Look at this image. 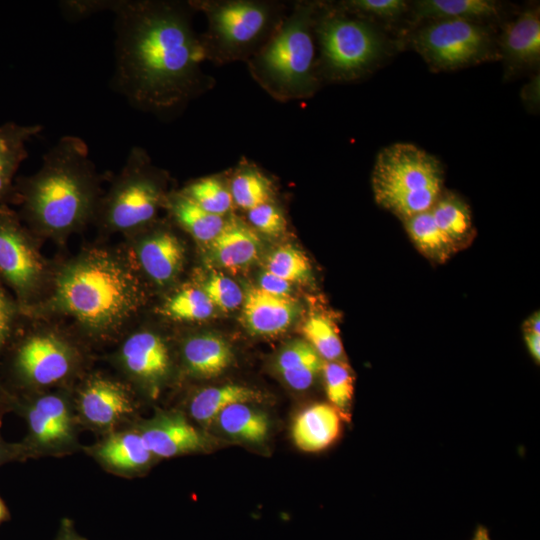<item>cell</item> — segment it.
Returning <instances> with one entry per match:
<instances>
[{
    "label": "cell",
    "instance_id": "1",
    "mask_svg": "<svg viewBox=\"0 0 540 540\" xmlns=\"http://www.w3.org/2000/svg\"><path fill=\"white\" fill-rule=\"evenodd\" d=\"M112 84L130 104L158 116L174 115L211 90L202 69L201 37L189 1L115 0Z\"/></svg>",
    "mask_w": 540,
    "mask_h": 540
},
{
    "label": "cell",
    "instance_id": "2",
    "mask_svg": "<svg viewBox=\"0 0 540 540\" xmlns=\"http://www.w3.org/2000/svg\"><path fill=\"white\" fill-rule=\"evenodd\" d=\"M101 179L86 142L63 136L43 155L36 173L15 180L18 214L37 237L64 242L94 220Z\"/></svg>",
    "mask_w": 540,
    "mask_h": 540
},
{
    "label": "cell",
    "instance_id": "3",
    "mask_svg": "<svg viewBox=\"0 0 540 540\" xmlns=\"http://www.w3.org/2000/svg\"><path fill=\"white\" fill-rule=\"evenodd\" d=\"M44 309L74 320L84 330L106 335L136 315L145 295L132 264L118 253L93 248L70 259L50 280Z\"/></svg>",
    "mask_w": 540,
    "mask_h": 540
},
{
    "label": "cell",
    "instance_id": "4",
    "mask_svg": "<svg viewBox=\"0 0 540 540\" xmlns=\"http://www.w3.org/2000/svg\"><path fill=\"white\" fill-rule=\"evenodd\" d=\"M319 6L295 2L269 40L246 62L255 82L277 101L307 99L319 87L314 30Z\"/></svg>",
    "mask_w": 540,
    "mask_h": 540
},
{
    "label": "cell",
    "instance_id": "5",
    "mask_svg": "<svg viewBox=\"0 0 540 540\" xmlns=\"http://www.w3.org/2000/svg\"><path fill=\"white\" fill-rule=\"evenodd\" d=\"M207 19L200 34L206 60L217 65L247 62L276 31L288 9L269 0H191Z\"/></svg>",
    "mask_w": 540,
    "mask_h": 540
},
{
    "label": "cell",
    "instance_id": "6",
    "mask_svg": "<svg viewBox=\"0 0 540 540\" xmlns=\"http://www.w3.org/2000/svg\"><path fill=\"white\" fill-rule=\"evenodd\" d=\"M376 203L402 221L428 210L443 192L440 161L410 143H395L377 155L371 176Z\"/></svg>",
    "mask_w": 540,
    "mask_h": 540
},
{
    "label": "cell",
    "instance_id": "7",
    "mask_svg": "<svg viewBox=\"0 0 540 540\" xmlns=\"http://www.w3.org/2000/svg\"><path fill=\"white\" fill-rule=\"evenodd\" d=\"M167 174L147 151L132 147L121 172L99 201L94 220L107 232L135 233L149 226L166 205Z\"/></svg>",
    "mask_w": 540,
    "mask_h": 540
},
{
    "label": "cell",
    "instance_id": "8",
    "mask_svg": "<svg viewBox=\"0 0 540 540\" xmlns=\"http://www.w3.org/2000/svg\"><path fill=\"white\" fill-rule=\"evenodd\" d=\"M319 47V78L348 81L361 77L380 58L383 41L367 21L350 17L342 10L326 9L321 4L315 22Z\"/></svg>",
    "mask_w": 540,
    "mask_h": 540
},
{
    "label": "cell",
    "instance_id": "9",
    "mask_svg": "<svg viewBox=\"0 0 540 540\" xmlns=\"http://www.w3.org/2000/svg\"><path fill=\"white\" fill-rule=\"evenodd\" d=\"M37 244L38 237L19 214L8 205H0V279L23 316L40 303L51 280Z\"/></svg>",
    "mask_w": 540,
    "mask_h": 540
},
{
    "label": "cell",
    "instance_id": "10",
    "mask_svg": "<svg viewBox=\"0 0 540 540\" xmlns=\"http://www.w3.org/2000/svg\"><path fill=\"white\" fill-rule=\"evenodd\" d=\"M414 44L434 68L456 69L488 58L491 38L477 22L435 20L421 28Z\"/></svg>",
    "mask_w": 540,
    "mask_h": 540
},
{
    "label": "cell",
    "instance_id": "11",
    "mask_svg": "<svg viewBox=\"0 0 540 540\" xmlns=\"http://www.w3.org/2000/svg\"><path fill=\"white\" fill-rule=\"evenodd\" d=\"M19 331L22 334L16 329L10 340L15 341L13 367L20 379L48 386L68 376L75 352L67 340L52 331Z\"/></svg>",
    "mask_w": 540,
    "mask_h": 540
},
{
    "label": "cell",
    "instance_id": "12",
    "mask_svg": "<svg viewBox=\"0 0 540 540\" xmlns=\"http://www.w3.org/2000/svg\"><path fill=\"white\" fill-rule=\"evenodd\" d=\"M135 244L138 264L156 284L164 286L178 276L183 267L185 248L172 231L155 228L140 236Z\"/></svg>",
    "mask_w": 540,
    "mask_h": 540
},
{
    "label": "cell",
    "instance_id": "13",
    "mask_svg": "<svg viewBox=\"0 0 540 540\" xmlns=\"http://www.w3.org/2000/svg\"><path fill=\"white\" fill-rule=\"evenodd\" d=\"M297 314L298 306L289 297L275 296L253 287L244 295L240 320L252 335L271 337L286 331Z\"/></svg>",
    "mask_w": 540,
    "mask_h": 540
},
{
    "label": "cell",
    "instance_id": "14",
    "mask_svg": "<svg viewBox=\"0 0 540 540\" xmlns=\"http://www.w3.org/2000/svg\"><path fill=\"white\" fill-rule=\"evenodd\" d=\"M152 455L173 457L198 451L205 446L203 436L180 414H162L139 433Z\"/></svg>",
    "mask_w": 540,
    "mask_h": 540
},
{
    "label": "cell",
    "instance_id": "15",
    "mask_svg": "<svg viewBox=\"0 0 540 540\" xmlns=\"http://www.w3.org/2000/svg\"><path fill=\"white\" fill-rule=\"evenodd\" d=\"M125 369L140 381L156 384L167 375L170 357L164 340L154 332L130 335L120 350Z\"/></svg>",
    "mask_w": 540,
    "mask_h": 540
},
{
    "label": "cell",
    "instance_id": "16",
    "mask_svg": "<svg viewBox=\"0 0 540 540\" xmlns=\"http://www.w3.org/2000/svg\"><path fill=\"white\" fill-rule=\"evenodd\" d=\"M80 410L84 418L98 427H108L132 411L126 388L117 381L95 377L80 393Z\"/></svg>",
    "mask_w": 540,
    "mask_h": 540
},
{
    "label": "cell",
    "instance_id": "17",
    "mask_svg": "<svg viewBox=\"0 0 540 540\" xmlns=\"http://www.w3.org/2000/svg\"><path fill=\"white\" fill-rule=\"evenodd\" d=\"M257 232L235 216L226 218L218 236L209 244L210 256L218 266L240 269L252 264L261 251Z\"/></svg>",
    "mask_w": 540,
    "mask_h": 540
},
{
    "label": "cell",
    "instance_id": "18",
    "mask_svg": "<svg viewBox=\"0 0 540 540\" xmlns=\"http://www.w3.org/2000/svg\"><path fill=\"white\" fill-rule=\"evenodd\" d=\"M42 128L40 124L15 122L0 125V205L16 203L15 174L28 157L26 143Z\"/></svg>",
    "mask_w": 540,
    "mask_h": 540
},
{
    "label": "cell",
    "instance_id": "19",
    "mask_svg": "<svg viewBox=\"0 0 540 540\" xmlns=\"http://www.w3.org/2000/svg\"><path fill=\"white\" fill-rule=\"evenodd\" d=\"M340 429L339 412L331 404L317 403L296 417L292 436L298 448L316 452L331 445L339 436Z\"/></svg>",
    "mask_w": 540,
    "mask_h": 540
},
{
    "label": "cell",
    "instance_id": "20",
    "mask_svg": "<svg viewBox=\"0 0 540 540\" xmlns=\"http://www.w3.org/2000/svg\"><path fill=\"white\" fill-rule=\"evenodd\" d=\"M28 423L33 438L42 445L60 444L71 435L69 409L58 395L38 398L29 408Z\"/></svg>",
    "mask_w": 540,
    "mask_h": 540
},
{
    "label": "cell",
    "instance_id": "21",
    "mask_svg": "<svg viewBox=\"0 0 540 540\" xmlns=\"http://www.w3.org/2000/svg\"><path fill=\"white\" fill-rule=\"evenodd\" d=\"M501 46L513 63L536 64L540 58L539 10L527 9L510 22L501 35Z\"/></svg>",
    "mask_w": 540,
    "mask_h": 540
},
{
    "label": "cell",
    "instance_id": "22",
    "mask_svg": "<svg viewBox=\"0 0 540 540\" xmlns=\"http://www.w3.org/2000/svg\"><path fill=\"white\" fill-rule=\"evenodd\" d=\"M183 358L188 370L198 377L211 378L224 372L233 360L229 344L214 334H199L186 340Z\"/></svg>",
    "mask_w": 540,
    "mask_h": 540
},
{
    "label": "cell",
    "instance_id": "23",
    "mask_svg": "<svg viewBox=\"0 0 540 540\" xmlns=\"http://www.w3.org/2000/svg\"><path fill=\"white\" fill-rule=\"evenodd\" d=\"M324 360L302 339L288 343L278 354L276 367L284 381L295 390L309 388L319 373Z\"/></svg>",
    "mask_w": 540,
    "mask_h": 540
},
{
    "label": "cell",
    "instance_id": "24",
    "mask_svg": "<svg viewBox=\"0 0 540 540\" xmlns=\"http://www.w3.org/2000/svg\"><path fill=\"white\" fill-rule=\"evenodd\" d=\"M165 206L172 219L200 243L210 244L226 221V217L205 211L181 191L170 193Z\"/></svg>",
    "mask_w": 540,
    "mask_h": 540
},
{
    "label": "cell",
    "instance_id": "25",
    "mask_svg": "<svg viewBox=\"0 0 540 540\" xmlns=\"http://www.w3.org/2000/svg\"><path fill=\"white\" fill-rule=\"evenodd\" d=\"M429 210L437 227L454 243L458 250L472 242L475 229L471 210L458 195L442 192Z\"/></svg>",
    "mask_w": 540,
    "mask_h": 540
},
{
    "label": "cell",
    "instance_id": "26",
    "mask_svg": "<svg viewBox=\"0 0 540 540\" xmlns=\"http://www.w3.org/2000/svg\"><path fill=\"white\" fill-rule=\"evenodd\" d=\"M259 400L261 394L258 391L242 385L227 384L204 388L197 392L191 400L189 409L197 422L209 425L228 406Z\"/></svg>",
    "mask_w": 540,
    "mask_h": 540
},
{
    "label": "cell",
    "instance_id": "27",
    "mask_svg": "<svg viewBox=\"0 0 540 540\" xmlns=\"http://www.w3.org/2000/svg\"><path fill=\"white\" fill-rule=\"evenodd\" d=\"M413 13L421 19L467 20L476 22L496 16L499 5L491 0H419Z\"/></svg>",
    "mask_w": 540,
    "mask_h": 540
},
{
    "label": "cell",
    "instance_id": "28",
    "mask_svg": "<svg viewBox=\"0 0 540 540\" xmlns=\"http://www.w3.org/2000/svg\"><path fill=\"white\" fill-rule=\"evenodd\" d=\"M403 223L411 241L429 260L443 263L459 251L437 227L429 209L403 220Z\"/></svg>",
    "mask_w": 540,
    "mask_h": 540
},
{
    "label": "cell",
    "instance_id": "29",
    "mask_svg": "<svg viewBox=\"0 0 540 540\" xmlns=\"http://www.w3.org/2000/svg\"><path fill=\"white\" fill-rule=\"evenodd\" d=\"M233 204L246 212L273 200L272 181L255 164L243 160L229 180Z\"/></svg>",
    "mask_w": 540,
    "mask_h": 540
},
{
    "label": "cell",
    "instance_id": "30",
    "mask_svg": "<svg viewBox=\"0 0 540 540\" xmlns=\"http://www.w3.org/2000/svg\"><path fill=\"white\" fill-rule=\"evenodd\" d=\"M97 454L106 464L120 470L141 468L152 457L140 434L133 432L118 433L107 438Z\"/></svg>",
    "mask_w": 540,
    "mask_h": 540
},
{
    "label": "cell",
    "instance_id": "31",
    "mask_svg": "<svg viewBox=\"0 0 540 540\" xmlns=\"http://www.w3.org/2000/svg\"><path fill=\"white\" fill-rule=\"evenodd\" d=\"M216 421L227 435L252 443L262 442L269 429L266 415L251 408L248 403L228 406L219 413Z\"/></svg>",
    "mask_w": 540,
    "mask_h": 540
},
{
    "label": "cell",
    "instance_id": "32",
    "mask_svg": "<svg viewBox=\"0 0 540 540\" xmlns=\"http://www.w3.org/2000/svg\"><path fill=\"white\" fill-rule=\"evenodd\" d=\"M181 192L205 211L223 216L233 208L229 182L221 175H211L196 179Z\"/></svg>",
    "mask_w": 540,
    "mask_h": 540
},
{
    "label": "cell",
    "instance_id": "33",
    "mask_svg": "<svg viewBox=\"0 0 540 540\" xmlns=\"http://www.w3.org/2000/svg\"><path fill=\"white\" fill-rule=\"evenodd\" d=\"M215 308L201 288L187 287L170 296L160 313L175 321H202L210 318Z\"/></svg>",
    "mask_w": 540,
    "mask_h": 540
},
{
    "label": "cell",
    "instance_id": "34",
    "mask_svg": "<svg viewBox=\"0 0 540 540\" xmlns=\"http://www.w3.org/2000/svg\"><path fill=\"white\" fill-rule=\"evenodd\" d=\"M305 340L324 361H341L343 345L334 321L324 314H313L305 321Z\"/></svg>",
    "mask_w": 540,
    "mask_h": 540
},
{
    "label": "cell",
    "instance_id": "35",
    "mask_svg": "<svg viewBox=\"0 0 540 540\" xmlns=\"http://www.w3.org/2000/svg\"><path fill=\"white\" fill-rule=\"evenodd\" d=\"M265 271L290 283H304L311 278L309 259L292 246H282L272 251L266 259Z\"/></svg>",
    "mask_w": 540,
    "mask_h": 540
},
{
    "label": "cell",
    "instance_id": "36",
    "mask_svg": "<svg viewBox=\"0 0 540 540\" xmlns=\"http://www.w3.org/2000/svg\"><path fill=\"white\" fill-rule=\"evenodd\" d=\"M322 374L331 405L340 415L347 416L354 392L350 368L342 361H324Z\"/></svg>",
    "mask_w": 540,
    "mask_h": 540
},
{
    "label": "cell",
    "instance_id": "37",
    "mask_svg": "<svg viewBox=\"0 0 540 540\" xmlns=\"http://www.w3.org/2000/svg\"><path fill=\"white\" fill-rule=\"evenodd\" d=\"M201 289L207 295L214 308L225 312L233 311L242 305L244 294L239 285L223 273L211 272Z\"/></svg>",
    "mask_w": 540,
    "mask_h": 540
},
{
    "label": "cell",
    "instance_id": "38",
    "mask_svg": "<svg viewBox=\"0 0 540 540\" xmlns=\"http://www.w3.org/2000/svg\"><path fill=\"white\" fill-rule=\"evenodd\" d=\"M247 217L253 229L270 237L282 235L287 228L286 217L273 200L248 210Z\"/></svg>",
    "mask_w": 540,
    "mask_h": 540
},
{
    "label": "cell",
    "instance_id": "39",
    "mask_svg": "<svg viewBox=\"0 0 540 540\" xmlns=\"http://www.w3.org/2000/svg\"><path fill=\"white\" fill-rule=\"evenodd\" d=\"M343 11L379 18H396L403 14L408 4L404 0H347L340 2Z\"/></svg>",
    "mask_w": 540,
    "mask_h": 540
},
{
    "label": "cell",
    "instance_id": "40",
    "mask_svg": "<svg viewBox=\"0 0 540 540\" xmlns=\"http://www.w3.org/2000/svg\"><path fill=\"white\" fill-rule=\"evenodd\" d=\"M22 317L15 297L0 279V354L7 347Z\"/></svg>",
    "mask_w": 540,
    "mask_h": 540
},
{
    "label": "cell",
    "instance_id": "41",
    "mask_svg": "<svg viewBox=\"0 0 540 540\" xmlns=\"http://www.w3.org/2000/svg\"><path fill=\"white\" fill-rule=\"evenodd\" d=\"M115 0H66L60 1L59 7L67 20L78 21L95 13L111 10Z\"/></svg>",
    "mask_w": 540,
    "mask_h": 540
},
{
    "label": "cell",
    "instance_id": "42",
    "mask_svg": "<svg viewBox=\"0 0 540 540\" xmlns=\"http://www.w3.org/2000/svg\"><path fill=\"white\" fill-rule=\"evenodd\" d=\"M263 291L279 296L289 297L291 291V283L281 279L267 271H264L259 278V286Z\"/></svg>",
    "mask_w": 540,
    "mask_h": 540
},
{
    "label": "cell",
    "instance_id": "43",
    "mask_svg": "<svg viewBox=\"0 0 540 540\" xmlns=\"http://www.w3.org/2000/svg\"><path fill=\"white\" fill-rule=\"evenodd\" d=\"M524 339L527 345V348L530 352V354L533 356V358L539 362L540 359V334L531 332V331H524Z\"/></svg>",
    "mask_w": 540,
    "mask_h": 540
},
{
    "label": "cell",
    "instance_id": "44",
    "mask_svg": "<svg viewBox=\"0 0 540 540\" xmlns=\"http://www.w3.org/2000/svg\"><path fill=\"white\" fill-rule=\"evenodd\" d=\"M526 97H524L526 100L533 102L534 104L536 101L539 100V76L535 77L525 88Z\"/></svg>",
    "mask_w": 540,
    "mask_h": 540
},
{
    "label": "cell",
    "instance_id": "45",
    "mask_svg": "<svg viewBox=\"0 0 540 540\" xmlns=\"http://www.w3.org/2000/svg\"><path fill=\"white\" fill-rule=\"evenodd\" d=\"M540 317L539 312H535L533 315L528 317V319L523 324L524 331H531L540 334Z\"/></svg>",
    "mask_w": 540,
    "mask_h": 540
},
{
    "label": "cell",
    "instance_id": "46",
    "mask_svg": "<svg viewBox=\"0 0 540 540\" xmlns=\"http://www.w3.org/2000/svg\"><path fill=\"white\" fill-rule=\"evenodd\" d=\"M472 540H491V539H490L488 530L483 526H479L476 529V532Z\"/></svg>",
    "mask_w": 540,
    "mask_h": 540
},
{
    "label": "cell",
    "instance_id": "47",
    "mask_svg": "<svg viewBox=\"0 0 540 540\" xmlns=\"http://www.w3.org/2000/svg\"><path fill=\"white\" fill-rule=\"evenodd\" d=\"M6 515H7L6 507L4 503L2 502V500L0 499V522H2L6 518Z\"/></svg>",
    "mask_w": 540,
    "mask_h": 540
},
{
    "label": "cell",
    "instance_id": "48",
    "mask_svg": "<svg viewBox=\"0 0 540 540\" xmlns=\"http://www.w3.org/2000/svg\"><path fill=\"white\" fill-rule=\"evenodd\" d=\"M5 457V449L4 447L0 444V463L2 462L3 458Z\"/></svg>",
    "mask_w": 540,
    "mask_h": 540
}]
</instances>
